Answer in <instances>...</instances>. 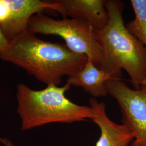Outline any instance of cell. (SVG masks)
Wrapping results in <instances>:
<instances>
[{
    "mask_svg": "<svg viewBox=\"0 0 146 146\" xmlns=\"http://www.w3.org/2000/svg\"><path fill=\"white\" fill-rule=\"evenodd\" d=\"M0 59L23 69L47 86H58L63 77L81 70L88 57L73 52L63 43L41 40L27 30L9 42Z\"/></svg>",
    "mask_w": 146,
    "mask_h": 146,
    "instance_id": "1",
    "label": "cell"
},
{
    "mask_svg": "<svg viewBox=\"0 0 146 146\" xmlns=\"http://www.w3.org/2000/svg\"><path fill=\"white\" fill-rule=\"evenodd\" d=\"M105 7L108 22L102 29L95 30L104 54L100 69L113 78H121L123 69L135 89L146 86V48L125 26L123 3L119 0H105Z\"/></svg>",
    "mask_w": 146,
    "mask_h": 146,
    "instance_id": "2",
    "label": "cell"
},
{
    "mask_svg": "<svg viewBox=\"0 0 146 146\" xmlns=\"http://www.w3.org/2000/svg\"><path fill=\"white\" fill-rule=\"evenodd\" d=\"M49 84L42 90L30 88L25 84L17 85V113L21 121V129L27 131L52 123H70L92 120L94 110L91 106L76 104L65 94L70 88Z\"/></svg>",
    "mask_w": 146,
    "mask_h": 146,
    "instance_id": "3",
    "label": "cell"
},
{
    "mask_svg": "<svg viewBox=\"0 0 146 146\" xmlns=\"http://www.w3.org/2000/svg\"><path fill=\"white\" fill-rule=\"evenodd\" d=\"M27 30L35 34L61 37L73 52L90 58L100 69L103 64L102 47L93 27L87 21L69 17L56 20L41 13L31 17Z\"/></svg>",
    "mask_w": 146,
    "mask_h": 146,
    "instance_id": "4",
    "label": "cell"
},
{
    "mask_svg": "<svg viewBox=\"0 0 146 146\" xmlns=\"http://www.w3.org/2000/svg\"><path fill=\"white\" fill-rule=\"evenodd\" d=\"M108 94L119 105L122 123L134 135L131 146H146V86L129 88L121 78L107 81Z\"/></svg>",
    "mask_w": 146,
    "mask_h": 146,
    "instance_id": "5",
    "label": "cell"
},
{
    "mask_svg": "<svg viewBox=\"0 0 146 146\" xmlns=\"http://www.w3.org/2000/svg\"><path fill=\"white\" fill-rule=\"evenodd\" d=\"M55 1L0 0V29L8 42L27 31L31 17L47 9L55 11Z\"/></svg>",
    "mask_w": 146,
    "mask_h": 146,
    "instance_id": "6",
    "label": "cell"
},
{
    "mask_svg": "<svg viewBox=\"0 0 146 146\" xmlns=\"http://www.w3.org/2000/svg\"><path fill=\"white\" fill-rule=\"evenodd\" d=\"M55 11L63 18L79 19L88 22L94 30L102 29L108 22L109 16L105 0H56Z\"/></svg>",
    "mask_w": 146,
    "mask_h": 146,
    "instance_id": "7",
    "label": "cell"
},
{
    "mask_svg": "<svg viewBox=\"0 0 146 146\" xmlns=\"http://www.w3.org/2000/svg\"><path fill=\"white\" fill-rule=\"evenodd\" d=\"M89 104L94 110L92 120L98 125L101 132L96 146H128L134 139L132 131L127 125H117L110 120L106 114L104 102L90 98Z\"/></svg>",
    "mask_w": 146,
    "mask_h": 146,
    "instance_id": "8",
    "label": "cell"
},
{
    "mask_svg": "<svg viewBox=\"0 0 146 146\" xmlns=\"http://www.w3.org/2000/svg\"><path fill=\"white\" fill-rule=\"evenodd\" d=\"M110 78V74L97 67L88 57L83 68L68 77L66 84L81 87L94 98H101L108 94L107 81Z\"/></svg>",
    "mask_w": 146,
    "mask_h": 146,
    "instance_id": "9",
    "label": "cell"
},
{
    "mask_svg": "<svg viewBox=\"0 0 146 146\" xmlns=\"http://www.w3.org/2000/svg\"><path fill=\"white\" fill-rule=\"evenodd\" d=\"M131 3L135 17L125 26L146 49V0H131Z\"/></svg>",
    "mask_w": 146,
    "mask_h": 146,
    "instance_id": "10",
    "label": "cell"
},
{
    "mask_svg": "<svg viewBox=\"0 0 146 146\" xmlns=\"http://www.w3.org/2000/svg\"><path fill=\"white\" fill-rule=\"evenodd\" d=\"M8 43L9 42L5 38L0 29V55L5 50V48L8 45Z\"/></svg>",
    "mask_w": 146,
    "mask_h": 146,
    "instance_id": "11",
    "label": "cell"
},
{
    "mask_svg": "<svg viewBox=\"0 0 146 146\" xmlns=\"http://www.w3.org/2000/svg\"><path fill=\"white\" fill-rule=\"evenodd\" d=\"M0 143L5 146H15L9 139L5 137H0Z\"/></svg>",
    "mask_w": 146,
    "mask_h": 146,
    "instance_id": "12",
    "label": "cell"
}]
</instances>
